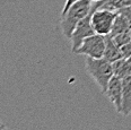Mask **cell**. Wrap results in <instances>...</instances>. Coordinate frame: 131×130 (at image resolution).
<instances>
[{
  "instance_id": "5",
  "label": "cell",
  "mask_w": 131,
  "mask_h": 130,
  "mask_svg": "<svg viewBox=\"0 0 131 130\" xmlns=\"http://www.w3.org/2000/svg\"><path fill=\"white\" fill-rule=\"evenodd\" d=\"M92 12H93V9H92ZM92 12L88 16H86L84 19H81L79 21L78 25L76 26L75 31H73L71 34L70 40H71V51L73 53H76V51L80 48L81 43L84 42V40H85L86 37L95 34V31H94V28H93L92 23H91Z\"/></svg>"
},
{
  "instance_id": "3",
  "label": "cell",
  "mask_w": 131,
  "mask_h": 130,
  "mask_svg": "<svg viewBox=\"0 0 131 130\" xmlns=\"http://www.w3.org/2000/svg\"><path fill=\"white\" fill-rule=\"evenodd\" d=\"M116 16H118V12H112L107 9H96L93 4L91 23L95 33L104 35V36L111 34Z\"/></svg>"
},
{
  "instance_id": "13",
  "label": "cell",
  "mask_w": 131,
  "mask_h": 130,
  "mask_svg": "<svg viewBox=\"0 0 131 130\" xmlns=\"http://www.w3.org/2000/svg\"><path fill=\"white\" fill-rule=\"evenodd\" d=\"M1 130H9V129H7L6 127H5V128H4V129H1Z\"/></svg>"
},
{
  "instance_id": "9",
  "label": "cell",
  "mask_w": 131,
  "mask_h": 130,
  "mask_svg": "<svg viewBox=\"0 0 131 130\" xmlns=\"http://www.w3.org/2000/svg\"><path fill=\"white\" fill-rule=\"evenodd\" d=\"M96 9H107L112 12H120L121 9L131 7V0H101L94 2Z\"/></svg>"
},
{
  "instance_id": "10",
  "label": "cell",
  "mask_w": 131,
  "mask_h": 130,
  "mask_svg": "<svg viewBox=\"0 0 131 130\" xmlns=\"http://www.w3.org/2000/svg\"><path fill=\"white\" fill-rule=\"evenodd\" d=\"M114 76L125 78L131 76V56L128 58H121L112 63Z\"/></svg>"
},
{
  "instance_id": "6",
  "label": "cell",
  "mask_w": 131,
  "mask_h": 130,
  "mask_svg": "<svg viewBox=\"0 0 131 130\" xmlns=\"http://www.w3.org/2000/svg\"><path fill=\"white\" fill-rule=\"evenodd\" d=\"M105 94L108 100L113 103L115 110L119 113L122 112V78L113 76L108 83Z\"/></svg>"
},
{
  "instance_id": "4",
  "label": "cell",
  "mask_w": 131,
  "mask_h": 130,
  "mask_svg": "<svg viewBox=\"0 0 131 130\" xmlns=\"http://www.w3.org/2000/svg\"><path fill=\"white\" fill-rule=\"evenodd\" d=\"M105 51V36L100 34H93L86 37L81 43L80 48L76 51L77 55H84L88 58L101 59L104 57Z\"/></svg>"
},
{
  "instance_id": "11",
  "label": "cell",
  "mask_w": 131,
  "mask_h": 130,
  "mask_svg": "<svg viewBox=\"0 0 131 130\" xmlns=\"http://www.w3.org/2000/svg\"><path fill=\"white\" fill-rule=\"evenodd\" d=\"M77 1H79V0H66V4L63 6V9H62V12H61V15H63L64 13L70 8V6H71L72 4H75V2H77Z\"/></svg>"
},
{
  "instance_id": "14",
  "label": "cell",
  "mask_w": 131,
  "mask_h": 130,
  "mask_svg": "<svg viewBox=\"0 0 131 130\" xmlns=\"http://www.w3.org/2000/svg\"><path fill=\"white\" fill-rule=\"evenodd\" d=\"M1 126H4V124H2V123H1V122H0V127H1Z\"/></svg>"
},
{
  "instance_id": "8",
  "label": "cell",
  "mask_w": 131,
  "mask_h": 130,
  "mask_svg": "<svg viewBox=\"0 0 131 130\" xmlns=\"http://www.w3.org/2000/svg\"><path fill=\"white\" fill-rule=\"evenodd\" d=\"M122 114L128 116L131 113V76L122 78Z\"/></svg>"
},
{
  "instance_id": "7",
  "label": "cell",
  "mask_w": 131,
  "mask_h": 130,
  "mask_svg": "<svg viewBox=\"0 0 131 130\" xmlns=\"http://www.w3.org/2000/svg\"><path fill=\"white\" fill-rule=\"evenodd\" d=\"M103 58H105L106 60L112 62V63L114 61L119 60V59L123 58L121 48L116 44L115 41L113 40V37L110 34L105 35V51H104V57Z\"/></svg>"
},
{
  "instance_id": "12",
  "label": "cell",
  "mask_w": 131,
  "mask_h": 130,
  "mask_svg": "<svg viewBox=\"0 0 131 130\" xmlns=\"http://www.w3.org/2000/svg\"><path fill=\"white\" fill-rule=\"evenodd\" d=\"M93 2H97V1H101V0H92Z\"/></svg>"
},
{
  "instance_id": "2",
  "label": "cell",
  "mask_w": 131,
  "mask_h": 130,
  "mask_svg": "<svg viewBox=\"0 0 131 130\" xmlns=\"http://www.w3.org/2000/svg\"><path fill=\"white\" fill-rule=\"evenodd\" d=\"M86 70L89 76L95 80L100 89L105 94L107 89L108 83L114 76L113 66L112 62L107 61L105 58L94 59L88 58L86 59Z\"/></svg>"
},
{
  "instance_id": "1",
  "label": "cell",
  "mask_w": 131,
  "mask_h": 130,
  "mask_svg": "<svg viewBox=\"0 0 131 130\" xmlns=\"http://www.w3.org/2000/svg\"><path fill=\"white\" fill-rule=\"evenodd\" d=\"M93 9L92 0H79L72 4L70 8L61 15V29L67 39L71 37L72 32L81 19L91 14Z\"/></svg>"
}]
</instances>
